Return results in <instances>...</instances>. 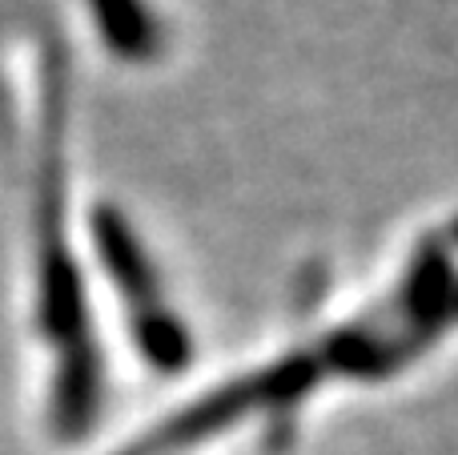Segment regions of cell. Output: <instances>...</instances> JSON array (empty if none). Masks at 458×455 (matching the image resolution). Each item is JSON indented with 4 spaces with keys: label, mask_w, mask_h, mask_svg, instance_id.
<instances>
[{
    "label": "cell",
    "mask_w": 458,
    "mask_h": 455,
    "mask_svg": "<svg viewBox=\"0 0 458 455\" xmlns=\"http://www.w3.org/2000/svg\"><path fill=\"white\" fill-rule=\"evenodd\" d=\"M93 246L113 290H117V303L125 306L129 331H133L145 363L157 371H182L193 355L190 331L177 319L174 303L161 290L157 266L145 254V242L137 238V230L125 222L121 210L113 206L93 210Z\"/></svg>",
    "instance_id": "3"
},
{
    "label": "cell",
    "mask_w": 458,
    "mask_h": 455,
    "mask_svg": "<svg viewBox=\"0 0 458 455\" xmlns=\"http://www.w3.org/2000/svg\"><path fill=\"white\" fill-rule=\"evenodd\" d=\"M326 375H334V363L330 351H326V339H318L314 347H301V351H290L274 363H261V367L229 379L214 391L198 395L177 416L161 419L157 427H149L141 440H133L117 455H174L185 448H198V443L214 440L229 427L245 424V419L301 403L318 383H326Z\"/></svg>",
    "instance_id": "2"
},
{
    "label": "cell",
    "mask_w": 458,
    "mask_h": 455,
    "mask_svg": "<svg viewBox=\"0 0 458 455\" xmlns=\"http://www.w3.org/2000/svg\"><path fill=\"white\" fill-rule=\"evenodd\" d=\"M32 97V287L37 327L53 347V424L81 435L101 408V351L89 314L85 274L69 230V161H64V64L45 37L29 40Z\"/></svg>",
    "instance_id": "1"
},
{
    "label": "cell",
    "mask_w": 458,
    "mask_h": 455,
    "mask_svg": "<svg viewBox=\"0 0 458 455\" xmlns=\"http://www.w3.org/2000/svg\"><path fill=\"white\" fill-rule=\"evenodd\" d=\"M85 4L101 45L121 61H149L161 53L165 29L145 0H85Z\"/></svg>",
    "instance_id": "4"
}]
</instances>
